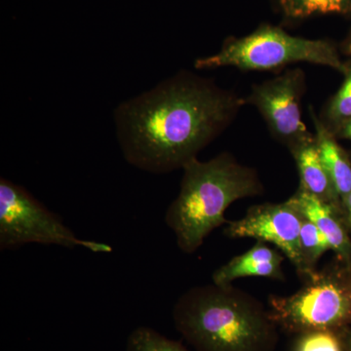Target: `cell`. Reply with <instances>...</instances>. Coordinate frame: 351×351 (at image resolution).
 <instances>
[{
	"instance_id": "8992f818",
	"label": "cell",
	"mask_w": 351,
	"mask_h": 351,
	"mask_svg": "<svg viewBox=\"0 0 351 351\" xmlns=\"http://www.w3.org/2000/svg\"><path fill=\"white\" fill-rule=\"evenodd\" d=\"M56 245L73 249L83 247L93 253L112 252L110 245L85 240L64 225L23 186L0 180V249L13 250L25 244Z\"/></svg>"
},
{
	"instance_id": "52a82bcc",
	"label": "cell",
	"mask_w": 351,
	"mask_h": 351,
	"mask_svg": "<svg viewBox=\"0 0 351 351\" xmlns=\"http://www.w3.org/2000/svg\"><path fill=\"white\" fill-rule=\"evenodd\" d=\"M306 76L301 69H290L271 80L254 84L246 104L255 106L272 136L290 151L313 140L302 121V98Z\"/></svg>"
},
{
	"instance_id": "ba28073f",
	"label": "cell",
	"mask_w": 351,
	"mask_h": 351,
	"mask_svg": "<svg viewBox=\"0 0 351 351\" xmlns=\"http://www.w3.org/2000/svg\"><path fill=\"white\" fill-rule=\"evenodd\" d=\"M302 219L304 215L291 198L282 203L254 205L241 219L226 223L225 234L274 244L293 263L298 274L304 277L300 240Z\"/></svg>"
},
{
	"instance_id": "9c48e42d",
	"label": "cell",
	"mask_w": 351,
	"mask_h": 351,
	"mask_svg": "<svg viewBox=\"0 0 351 351\" xmlns=\"http://www.w3.org/2000/svg\"><path fill=\"white\" fill-rule=\"evenodd\" d=\"M284 254L265 242L258 241L251 249L221 265L212 276L217 285H230L242 277H265L285 280L282 270Z\"/></svg>"
},
{
	"instance_id": "e0dca14e",
	"label": "cell",
	"mask_w": 351,
	"mask_h": 351,
	"mask_svg": "<svg viewBox=\"0 0 351 351\" xmlns=\"http://www.w3.org/2000/svg\"><path fill=\"white\" fill-rule=\"evenodd\" d=\"M346 75L343 86L330 101L326 112L329 124L325 125L329 129L334 127L337 131L351 119V68Z\"/></svg>"
},
{
	"instance_id": "8fae6325",
	"label": "cell",
	"mask_w": 351,
	"mask_h": 351,
	"mask_svg": "<svg viewBox=\"0 0 351 351\" xmlns=\"http://www.w3.org/2000/svg\"><path fill=\"white\" fill-rule=\"evenodd\" d=\"M290 152L299 170L301 182L300 189L338 208L345 215V210L332 184L331 178L321 160L319 152L316 145L315 136L313 140L298 145Z\"/></svg>"
},
{
	"instance_id": "2e32d148",
	"label": "cell",
	"mask_w": 351,
	"mask_h": 351,
	"mask_svg": "<svg viewBox=\"0 0 351 351\" xmlns=\"http://www.w3.org/2000/svg\"><path fill=\"white\" fill-rule=\"evenodd\" d=\"M126 351H189L179 341L166 338L149 327L134 329L127 339Z\"/></svg>"
},
{
	"instance_id": "5bb4252c",
	"label": "cell",
	"mask_w": 351,
	"mask_h": 351,
	"mask_svg": "<svg viewBox=\"0 0 351 351\" xmlns=\"http://www.w3.org/2000/svg\"><path fill=\"white\" fill-rule=\"evenodd\" d=\"M300 240H301V250L302 260H304V278L306 279L317 270L316 265L321 257L327 251L332 250V247L327 237L323 234L319 228L304 216L302 219Z\"/></svg>"
},
{
	"instance_id": "ac0fdd59",
	"label": "cell",
	"mask_w": 351,
	"mask_h": 351,
	"mask_svg": "<svg viewBox=\"0 0 351 351\" xmlns=\"http://www.w3.org/2000/svg\"><path fill=\"white\" fill-rule=\"evenodd\" d=\"M337 132H339L338 135L339 137L348 138V140L351 141V119L343 124Z\"/></svg>"
},
{
	"instance_id": "7c38bea8",
	"label": "cell",
	"mask_w": 351,
	"mask_h": 351,
	"mask_svg": "<svg viewBox=\"0 0 351 351\" xmlns=\"http://www.w3.org/2000/svg\"><path fill=\"white\" fill-rule=\"evenodd\" d=\"M311 117L315 128V142L325 169L331 178L341 205H345L351 191V163L346 152L337 142L335 134L321 121L311 107ZM346 215V214H345Z\"/></svg>"
},
{
	"instance_id": "9a60e30c",
	"label": "cell",
	"mask_w": 351,
	"mask_h": 351,
	"mask_svg": "<svg viewBox=\"0 0 351 351\" xmlns=\"http://www.w3.org/2000/svg\"><path fill=\"white\" fill-rule=\"evenodd\" d=\"M348 330H319L295 335L292 351H346V334Z\"/></svg>"
},
{
	"instance_id": "277c9868",
	"label": "cell",
	"mask_w": 351,
	"mask_h": 351,
	"mask_svg": "<svg viewBox=\"0 0 351 351\" xmlns=\"http://www.w3.org/2000/svg\"><path fill=\"white\" fill-rule=\"evenodd\" d=\"M295 63L329 66L345 75L350 69L343 63L336 46L330 41L291 36L270 25H262L243 38L226 39L216 54L196 59L195 68L232 66L241 71H265Z\"/></svg>"
},
{
	"instance_id": "30bf717a",
	"label": "cell",
	"mask_w": 351,
	"mask_h": 351,
	"mask_svg": "<svg viewBox=\"0 0 351 351\" xmlns=\"http://www.w3.org/2000/svg\"><path fill=\"white\" fill-rule=\"evenodd\" d=\"M291 199L327 237L339 260L351 267V241L346 230L343 212L300 188Z\"/></svg>"
},
{
	"instance_id": "6da1fadb",
	"label": "cell",
	"mask_w": 351,
	"mask_h": 351,
	"mask_svg": "<svg viewBox=\"0 0 351 351\" xmlns=\"http://www.w3.org/2000/svg\"><path fill=\"white\" fill-rule=\"evenodd\" d=\"M245 99L189 73L159 83L113 112L120 149L138 169L165 174L182 169L232 124Z\"/></svg>"
},
{
	"instance_id": "7a4b0ae2",
	"label": "cell",
	"mask_w": 351,
	"mask_h": 351,
	"mask_svg": "<svg viewBox=\"0 0 351 351\" xmlns=\"http://www.w3.org/2000/svg\"><path fill=\"white\" fill-rule=\"evenodd\" d=\"M173 320L195 351H276L278 345L269 309L232 284L189 289L176 302Z\"/></svg>"
},
{
	"instance_id": "d6986e66",
	"label": "cell",
	"mask_w": 351,
	"mask_h": 351,
	"mask_svg": "<svg viewBox=\"0 0 351 351\" xmlns=\"http://www.w3.org/2000/svg\"><path fill=\"white\" fill-rule=\"evenodd\" d=\"M346 351H351V332L346 331Z\"/></svg>"
},
{
	"instance_id": "5b68a950",
	"label": "cell",
	"mask_w": 351,
	"mask_h": 351,
	"mask_svg": "<svg viewBox=\"0 0 351 351\" xmlns=\"http://www.w3.org/2000/svg\"><path fill=\"white\" fill-rule=\"evenodd\" d=\"M269 306L270 317L288 334L346 331L351 324V267L317 269L295 294L269 295Z\"/></svg>"
},
{
	"instance_id": "ffe728a7",
	"label": "cell",
	"mask_w": 351,
	"mask_h": 351,
	"mask_svg": "<svg viewBox=\"0 0 351 351\" xmlns=\"http://www.w3.org/2000/svg\"><path fill=\"white\" fill-rule=\"evenodd\" d=\"M346 53H348V55H350V56H351V32L350 34V38H348V43H346Z\"/></svg>"
},
{
	"instance_id": "4fadbf2b",
	"label": "cell",
	"mask_w": 351,
	"mask_h": 351,
	"mask_svg": "<svg viewBox=\"0 0 351 351\" xmlns=\"http://www.w3.org/2000/svg\"><path fill=\"white\" fill-rule=\"evenodd\" d=\"M279 10L288 20H304L329 14L351 13V0H277Z\"/></svg>"
},
{
	"instance_id": "3957f363",
	"label": "cell",
	"mask_w": 351,
	"mask_h": 351,
	"mask_svg": "<svg viewBox=\"0 0 351 351\" xmlns=\"http://www.w3.org/2000/svg\"><path fill=\"white\" fill-rule=\"evenodd\" d=\"M182 171L179 195L166 211L165 221L186 254L195 253L210 233L228 223L225 213L232 203L265 193L257 171L228 152L208 161L193 159Z\"/></svg>"
}]
</instances>
